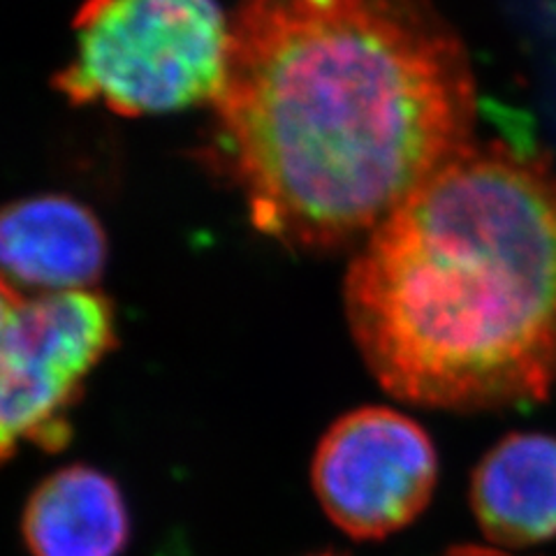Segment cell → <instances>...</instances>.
Segmentation results:
<instances>
[{
	"instance_id": "obj_1",
	"label": "cell",
	"mask_w": 556,
	"mask_h": 556,
	"mask_svg": "<svg viewBox=\"0 0 556 556\" xmlns=\"http://www.w3.org/2000/svg\"><path fill=\"white\" fill-rule=\"evenodd\" d=\"M218 147L255 228L302 251L378 225L476 142V79L429 0H241Z\"/></svg>"
},
{
	"instance_id": "obj_2",
	"label": "cell",
	"mask_w": 556,
	"mask_h": 556,
	"mask_svg": "<svg viewBox=\"0 0 556 556\" xmlns=\"http://www.w3.org/2000/svg\"><path fill=\"white\" fill-rule=\"evenodd\" d=\"M343 302L359 355L399 402H541L556 386V169L473 142L364 239Z\"/></svg>"
},
{
	"instance_id": "obj_3",
	"label": "cell",
	"mask_w": 556,
	"mask_h": 556,
	"mask_svg": "<svg viewBox=\"0 0 556 556\" xmlns=\"http://www.w3.org/2000/svg\"><path fill=\"white\" fill-rule=\"evenodd\" d=\"M75 56L54 86L73 104L153 116L216 104L228 77L232 20L216 0H86Z\"/></svg>"
},
{
	"instance_id": "obj_4",
	"label": "cell",
	"mask_w": 556,
	"mask_h": 556,
	"mask_svg": "<svg viewBox=\"0 0 556 556\" xmlns=\"http://www.w3.org/2000/svg\"><path fill=\"white\" fill-rule=\"evenodd\" d=\"M116 345L112 302L96 290L26 294L3 283L0 334V450L61 452L70 413L98 364Z\"/></svg>"
},
{
	"instance_id": "obj_5",
	"label": "cell",
	"mask_w": 556,
	"mask_h": 556,
	"mask_svg": "<svg viewBox=\"0 0 556 556\" xmlns=\"http://www.w3.org/2000/svg\"><path fill=\"white\" fill-rule=\"evenodd\" d=\"M439 482V455L410 415L362 406L329 425L313 452L323 513L355 541H382L420 517Z\"/></svg>"
},
{
	"instance_id": "obj_6",
	"label": "cell",
	"mask_w": 556,
	"mask_h": 556,
	"mask_svg": "<svg viewBox=\"0 0 556 556\" xmlns=\"http://www.w3.org/2000/svg\"><path fill=\"white\" fill-rule=\"evenodd\" d=\"M3 283L14 290H93L108 265V235L89 206L67 195H35L0 218Z\"/></svg>"
},
{
	"instance_id": "obj_7",
	"label": "cell",
	"mask_w": 556,
	"mask_h": 556,
	"mask_svg": "<svg viewBox=\"0 0 556 556\" xmlns=\"http://www.w3.org/2000/svg\"><path fill=\"white\" fill-rule=\"evenodd\" d=\"M471 510L496 547H531L556 538V439L510 433L476 466Z\"/></svg>"
},
{
	"instance_id": "obj_8",
	"label": "cell",
	"mask_w": 556,
	"mask_h": 556,
	"mask_svg": "<svg viewBox=\"0 0 556 556\" xmlns=\"http://www.w3.org/2000/svg\"><path fill=\"white\" fill-rule=\"evenodd\" d=\"M22 535L28 556H124L130 543L126 496L100 468L63 466L33 486Z\"/></svg>"
},
{
	"instance_id": "obj_9",
	"label": "cell",
	"mask_w": 556,
	"mask_h": 556,
	"mask_svg": "<svg viewBox=\"0 0 556 556\" xmlns=\"http://www.w3.org/2000/svg\"><path fill=\"white\" fill-rule=\"evenodd\" d=\"M441 556H513L501 547H480V545H457L445 549Z\"/></svg>"
},
{
	"instance_id": "obj_10",
	"label": "cell",
	"mask_w": 556,
	"mask_h": 556,
	"mask_svg": "<svg viewBox=\"0 0 556 556\" xmlns=\"http://www.w3.org/2000/svg\"><path fill=\"white\" fill-rule=\"evenodd\" d=\"M313 556H339V554H332V552H325V554H313Z\"/></svg>"
}]
</instances>
